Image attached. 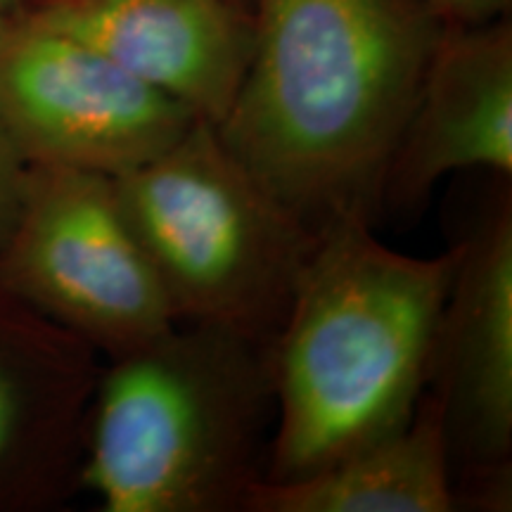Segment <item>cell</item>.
<instances>
[{
    "mask_svg": "<svg viewBox=\"0 0 512 512\" xmlns=\"http://www.w3.org/2000/svg\"><path fill=\"white\" fill-rule=\"evenodd\" d=\"M98 354L0 292V512H46L79 489Z\"/></svg>",
    "mask_w": 512,
    "mask_h": 512,
    "instance_id": "8",
    "label": "cell"
},
{
    "mask_svg": "<svg viewBox=\"0 0 512 512\" xmlns=\"http://www.w3.org/2000/svg\"><path fill=\"white\" fill-rule=\"evenodd\" d=\"M252 17L221 140L311 230L375 221L446 22L430 0H252Z\"/></svg>",
    "mask_w": 512,
    "mask_h": 512,
    "instance_id": "1",
    "label": "cell"
},
{
    "mask_svg": "<svg viewBox=\"0 0 512 512\" xmlns=\"http://www.w3.org/2000/svg\"><path fill=\"white\" fill-rule=\"evenodd\" d=\"M27 159L12 143L8 128L0 121V242L8 238L12 223L17 219L19 204L27 181Z\"/></svg>",
    "mask_w": 512,
    "mask_h": 512,
    "instance_id": "12",
    "label": "cell"
},
{
    "mask_svg": "<svg viewBox=\"0 0 512 512\" xmlns=\"http://www.w3.org/2000/svg\"><path fill=\"white\" fill-rule=\"evenodd\" d=\"M271 420V347L176 323L100 368L79 486L105 512H245Z\"/></svg>",
    "mask_w": 512,
    "mask_h": 512,
    "instance_id": "3",
    "label": "cell"
},
{
    "mask_svg": "<svg viewBox=\"0 0 512 512\" xmlns=\"http://www.w3.org/2000/svg\"><path fill=\"white\" fill-rule=\"evenodd\" d=\"M27 8V0H0V12L8 15L10 19H17Z\"/></svg>",
    "mask_w": 512,
    "mask_h": 512,
    "instance_id": "14",
    "label": "cell"
},
{
    "mask_svg": "<svg viewBox=\"0 0 512 512\" xmlns=\"http://www.w3.org/2000/svg\"><path fill=\"white\" fill-rule=\"evenodd\" d=\"M460 254L463 242L430 259L396 252L361 216L316 230L271 347L264 482L323 470L413 418Z\"/></svg>",
    "mask_w": 512,
    "mask_h": 512,
    "instance_id": "2",
    "label": "cell"
},
{
    "mask_svg": "<svg viewBox=\"0 0 512 512\" xmlns=\"http://www.w3.org/2000/svg\"><path fill=\"white\" fill-rule=\"evenodd\" d=\"M489 169L512 176V24L441 31L420 95L382 185V209L411 211L441 176Z\"/></svg>",
    "mask_w": 512,
    "mask_h": 512,
    "instance_id": "10",
    "label": "cell"
},
{
    "mask_svg": "<svg viewBox=\"0 0 512 512\" xmlns=\"http://www.w3.org/2000/svg\"><path fill=\"white\" fill-rule=\"evenodd\" d=\"M0 292L107 361L176 325L114 178L91 171L29 164L17 219L0 242Z\"/></svg>",
    "mask_w": 512,
    "mask_h": 512,
    "instance_id": "5",
    "label": "cell"
},
{
    "mask_svg": "<svg viewBox=\"0 0 512 512\" xmlns=\"http://www.w3.org/2000/svg\"><path fill=\"white\" fill-rule=\"evenodd\" d=\"M430 3L446 24L472 27L508 15L512 0H430Z\"/></svg>",
    "mask_w": 512,
    "mask_h": 512,
    "instance_id": "13",
    "label": "cell"
},
{
    "mask_svg": "<svg viewBox=\"0 0 512 512\" xmlns=\"http://www.w3.org/2000/svg\"><path fill=\"white\" fill-rule=\"evenodd\" d=\"M19 17L86 43L214 126L252 55L254 17L238 0H31Z\"/></svg>",
    "mask_w": 512,
    "mask_h": 512,
    "instance_id": "9",
    "label": "cell"
},
{
    "mask_svg": "<svg viewBox=\"0 0 512 512\" xmlns=\"http://www.w3.org/2000/svg\"><path fill=\"white\" fill-rule=\"evenodd\" d=\"M31 3V0H27V5ZM238 3L240 5H245V8H249V10H252V0H238Z\"/></svg>",
    "mask_w": 512,
    "mask_h": 512,
    "instance_id": "16",
    "label": "cell"
},
{
    "mask_svg": "<svg viewBox=\"0 0 512 512\" xmlns=\"http://www.w3.org/2000/svg\"><path fill=\"white\" fill-rule=\"evenodd\" d=\"M176 323L273 347L316 230L240 162L209 121L114 178Z\"/></svg>",
    "mask_w": 512,
    "mask_h": 512,
    "instance_id": "4",
    "label": "cell"
},
{
    "mask_svg": "<svg viewBox=\"0 0 512 512\" xmlns=\"http://www.w3.org/2000/svg\"><path fill=\"white\" fill-rule=\"evenodd\" d=\"M0 121L27 164L119 178L197 117L86 43L17 17L0 41Z\"/></svg>",
    "mask_w": 512,
    "mask_h": 512,
    "instance_id": "6",
    "label": "cell"
},
{
    "mask_svg": "<svg viewBox=\"0 0 512 512\" xmlns=\"http://www.w3.org/2000/svg\"><path fill=\"white\" fill-rule=\"evenodd\" d=\"M10 24H12V19L8 15H3V12H0V41H3V36L8 34Z\"/></svg>",
    "mask_w": 512,
    "mask_h": 512,
    "instance_id": "15",
    "label": "cell"
},
{
    "mask_svg": "<svg viewBox=\"0 0 512 512\" xmlns=\"http://www.w3.org/2000/svg\"><path fill=\"white\" fill-rule=\"evenodd\" d=\"M458 510L444 418L420 396L413 418L375 444L290 482H256L245 512H451Z\"/></svg>",
    "mask_w": 512,
    "mask_h": 512,
    "instance_id": "11",
    "label": "cell"
},
{
    "mask_svg": "<svg viewBox=\"0 0 512 512\" xmlns=\"http://www.w3.org/2000/svg\"><path fill=\"white\" fill-rule=\"evenodd\" d=\"M463 242L427 392L444 418L458 508L510 510L512 204L498 197Z\"/></svg>",
    "mask_w": 512,
    "mask_h": 512,
    "instance_id": "7",
    "label": "cell"
}]
</instances>
